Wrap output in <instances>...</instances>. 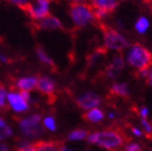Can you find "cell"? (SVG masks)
Masks as SVG:
<instances>
[{
    "label": "cell",
    "mask_w": 152,
    "mask_h": 151,
    "mask_svg": "<svg viewBox=\"0 0 152 151\" xmlns=\"http://www.w3.org/2000/svg\"><path fill=\"white\" fill-rule=\"evenodd\" d=\"M87 139L90 144H95L109 151H118L126 143V137L115 129L92 132L88 134Z\"/></svg>",
    "instance_id": "obj_1"
},
{
    "label": "cell",
    "mask_w": 152,
    "mask_h": 151,
    "mask_svg": "<svg viewBox=\"0 0 152 151\" xmlns=\"http://www.w3.org/2000/svg\"><path fill=\"white\" fill-rule=\"evenodd\" d=\"M127 62L136 70L149 69L152 66V53L140 43H134L127 54Z\"/></svg>",
    "instance_id": "obj_2"
},
{
    "label": "cell",
    "mask_w": 152,
    "mask_h": 151,
    "mask_svg": "<svg viewBox=\"0 0 152 151\" xmlns=\"http://www.w3.org/2000/svg\"><path fill=\"white\" fill-rule=\"evenodd\" d=\"M70 16L76 26H85L94 20V9L86 3H72L70 5Z\"/></svg>",
    "instance_id": "obj_3"
},
{
    "label": "cell",
    "mask_w": 152,
    "mask_h": 151,
    "mask_svg": "<svg viewBox=\"0 0 152 151\" xmlns=\"http://www.w3.org/2000/svg\"><path fill=\"white\" fill-rule=\"evenodd\" d=\"M104 43L106 49L121 52L129 47V41L121 33L109 26H102Z\"/></svg>",
    "instance_id": "obj_4"
},
{
    "label": "cell",
    "mask_w": 152,
    "mask_h": 151,
    "mask_svg": "<svg viewBox=\"0 0 152 151\" xmlns=\"http://www.w3.org/2000/svg\"><path fill=\"white\" fill-rule=\"evenodd\" d=\"M41 116L39 114H33L26 118H21L18 120L22 134L28 137L40 136L45 132V129L40 125Z\"/></svg>",
    "instance_id": "obj_5"
},
{
    "label": "cell",
    "mask_w": 152,
    "mask_h": 151,
    "mask_svg": "<svg viewBox=\"0 0 152 151\" xmlns=\"http://www.w3.org/2000/svg\"><path fill=\"white\" fill-rule=\"evenodd\" d=\"M52 2V0H36L35 3L26 2L24 4L20 5V9L26 12L28 17H31L34 20L42 19L50 15L49 7Z\"/></svg>",
    "instance_id": "obj_6"
},
{
    "label": "cell",
    "mask_w": 152,
    "mask_h": 151,
    "mask_svg": "<svg viewBox=\"0 0 152 151\" xmlns=\"http://www.w3.org/2000/svg\"><path fill=\"white\" fill-rule=\"evenodd\" d=\"M100 104H102L100 96L93 92H87L76 99V105L83 110H90L92 108H96Z\"/></svg>",
    "instance_id": "obj_7"
},
{
    "label": "cell",
    "mask_w": 152,
    "mask_h": 151,
    "mask_svg": "<svg viewBox=\"0 0 152 151\" xmlns=\"http://www.w3.org/2000/svg\"><path fill=\"white\" fill-rule=\"evenodd\" d=\"M36 89H37L41 94L47 95L50 100H52L53 95L55 94L56 85H55V81L52 78L48 77V76H40V77L37 78Z\"/></svg>",
    "instance_id": "obj_8"
},
{
    "label": "cell",
    "mask_w": 152,
    "mask_h": 151,
    "mask_svg": "<svg viewBox=\"0 0 152 151\" xmlns=\"http://www.w3.org/2000/svg\"><path fill=\"white\" fill-rule=\"evenodd\" d=\"M36 30H60L62 29V23L59 19L53 15H48L42 19H38L32 23Z\"/></svg>",
    "instance_id": "obj_9"
},
{
    "label": "cell",
    "mask_w": 152,
    "mask_h": 151,
    "mask_svg": "<svg viewBox=\"0 0 152 151\" xmlns=\"http://www.w3.org/2000/svg\"><path fill=\"white\" fill-rule=\"evenodd\" d=\"M125 66H126V62H125L124 57L121 55H117L113 58L111 64L107 67L104 71V75L109 78H115L117 74L125 69Z\"/></svg>",
    "instance_id": "obj_10"
},
{
    "label": "cell",
    "mask_w": 152,
    "mask_h": 151,
    "mask_svg": "<svg viewBox=\"0 0 152 151\" xmlns=\"http://www.w3.org/2000/svg\"><path fill=\"white\" fill-rule=\"evenodd\" d=\"M119 4V0H91V7L94 10H100L104 12L112 13Z\"/></svg>",
    "instance_id": "obj_11"
},
{
    "label": "cell",
    "mask_w": 152,
    "mask_h": 151,
    "mask_svg": "<svg viewBox=\"0 0 152 151\" xmlns=\"http://www.w3.org/2000/svg\"><path fill=\"white\" fill-rule=\"evenodd\" d=\"M61 145L59 141H37L31 146L34 151H59Z\"/></svg>",
    "instance_id": "obj_12"
},
{
    "label": "cell",
    "mask_w": 152,
    "mask_h": 151,
    "mask_svg": "<svg viewBox=\"0 0 152 151\" xmlns=\"http://www.w3.org/2000/svg\"><path fill=\"white\" fill-rule=\"evenodd\" d=\"M7 98L9 100V104L10 106L12 107L13 110L17 112H20V111H26V109L28 108V103L22 98L21 96L17 93L14 92H11L7 95Z\"/></svg>",
    "instance_id": "obj_13"
},
{
    "label": "cell",
    "mask_w": 152,
    "mask_h": 151,
    "mask_svg": "<svg viewBox=\"0 0 152 151\" xmlns=\"http://www.w3.org/2000/svg\"><path fill=\"white\" fill-rule=\"evenodd\" d=\"M83 117L85 120L89 122V123L92 124H98L100 123L104 117V113L102 112V110H100L98 107L96 108H92L90 110L83 114Z\"/></svg>",
    "instance_id": "obj_14"
},
{
    "label": "cell",
    "mask_w": 152,
    "mask_h": 151,
    "mask_svg": "<svg viewBox=\"0 0 152 151\" xmlns=\"http://www.w3.org/2000/svg\"><path fill=\"white\" fill-rule=\"evenodd\" d=\"M37 78L36 77H22L17 80L16 86L22 91H31L36 88Z\"/></svg>",
    "instance_id": "obj_15"
},
{
    "label": "cell",
    "mask_w": 152,
    "mask_h": 151,
    "mask_svg": "<svg viewBox=\"0 0 152 151\" xmlns=\"http://www.w3.org/2000/svg\"><path fill=\"white\" fill-rule=\"evenodd\" d=\"M112 94L117 95V96L127 98L129 96V88L128 85L125 83H113L110 89Z\"/></svg>",
    "instance_id": "obj_16"
},
{
    "label": "cell",
    "mask_w": 152,
    "mask_h": 151,
    "mask_svg": "<svg viewBox=\"0 0 152 151\" xmlns=\"http://www.w3.org/2000/svg\"><path fill=\"white\" fill-rule=\"evenodd\" d=\"M36 53H37L38 58L40 59L43 64H45L47 66L51 67L52 69H56V66H55L54 62H53L50 57L48 56V54L45 53V51L42 49V48H41V47H37V48H36Z\"/></svg>",
    "instance_id": "obj_17"
},
{
    "label": "cell",
    "mask_w": 152,
    "mask_h": 151,
    "mask_svg": "<svg viewBox=\"0 0 152 151\" xmlns=\"http://www.w3.org/2000/svg\"><path fill=\"white\" fill-rule=\"evenodd\" d=\"M149 20L146 17L142 16L138 18V20L135 22V30L140 34H144L145 32H147V30L149 29Z\"/></svg>",
    "instance_id": "obj_18"
},
{
    "label": "cell",
    "mask_w": 152,
    "mask_h": 151,
    "mask_svg": "<svg viewBox=\"0 0 152 151\" xmlns=\"http://www.w3.org/2000/svg\"><path fill=\"white\" fill-rule=\"evenodd\" d=\"M89 133L86 131V130H83V129H76V130H73L69 135H68V139L70 141H80V139H87Z\"/></svg>",
    "instance_id": "obj_19"
},
{
    "label": "cell",
    "mask_w": 152,
    "mask_h": 151,
    "mask_svg": "<svg viewBox=\"0 0 152 151\" xmlns=\"http://www.w3.org/2000/svg\"><path fill=\"white\" fill-rule=\"evenodd\" d=\"M12 135V129L5 124V122L0 117V141L7 139Z\"/></svg>",
    "instance_id": "obj_20"
},
{
    "label": "cell",
    "mask_w": 152,
    "mask_h": 151,
    "mask_svg": "<svg viewBox=\"0 0 152 151\" xmlns=\"http://www.w3.org/2000/svg\"><path fill=\"white\" fill-rule=\"evenodd\" d=\"M43 125L45 126V128L51 131H55L56 130V123H55L54 117L52 116H47V117L43 119Z\"/></svg>",
    "instance_id": "obj_21"
},
{
    "label": "cell",
    "mask_w": 152,
    "mask_h": 151,
    "mask_svg": "<svg viewBox=\"0 0 152 151\" xmlns=\"http://www.w3.org/2000/svg\"><path fill=\"white\" fill-rule=\"evenodd\" d=\"M7 90L2 84H0V109L5 108V99H7Z\"/></svg>",
    "instance_id": "obj_22"
},
{
    "label": "cell",
    "mask_w": 152,
    "mask_h": 151,
    "mask_svg": "<svg viewBox=\"0 0 152 151\" xmlns=\"http://www.w3.org/2000/svg\"><path fill=\"white\" fill-rule=\"evenodd\" d=\"M124 151H142V150L140 144H137V143H130V144L125 145Z\"/></svg>",
    "instance_id": "obj_23"
},
{
    "label": "cell",
    "mask_w": 152,
    "mask_h": 151,
    "mask_svg": "<svg viewBox=\"0 0 152 151\" xmlns=\"http://www.w3.org/2000/svg\"><path fill=\"white\" fill-rule=\"evenodd\" d=\"M140 123H142V127H144V130L146 131V133L148 134H152V124L148 122L147 118H142L140 119Z\"/></svg>",
    "instance_id": "obj_24"
},
{
    "label": "cell",
    "mask_w": 152,
    "mask_h": 151,
    "mask_svg": "<svg viewBox=\"0 0 152 151\" xmlns=\"http://www.w3.org/2000/svg\"><path fill=\"white\" fill-rule=\"evenodd\" d=\"M148 113H149V110H148L147 107H142L140 110V115L142 118H147L148 117Z\"/></svg>",
    "instance_id": "obj_25"
},
{
    "label": "cell",
    "mask_w": 152,
    "mask_h": 151,
    "mask_svg": "<svg viewBox=\"0 0 152 151\" xmlns=\"http://www.w3.org/2000/svg\"><path fill=\"white\" fill-rule=\"evenodd\" d=\"M131 132L135 135V136H142V130L138 129L137 127H131Z\"/></svg>",
    "instance_id": "obj_26"
},
{
    "label": "cell",
    "mask_w": 152,
    "mask_h": 151,
    "mask_svg": "<svg viewBox=\"0 0 152 151\" xmlns=\"http://www.w3.org/2000/svg\"><path fill=\"white\" fill-rule=\"evenodd\" d=\"M149 71H150L149 69H142V70H138V76H140V77H147Z\"/></svg>",
    "instance_id": "obj_27"
},
{
    "label": "cell",
    "mask_w": 152,
    "mask_h": 151,
    "mask_svg": "<svg viewBox=\"0 0 152 151\" xmlns=\"http://www.w3.org/2000/svg\"><path fill=\"white\" fill-rule=\"evenodd\" d=\"M146 83L152 87V70H150L149 73H148V75H147V77H146Z\"/></svg>",
    "instance_id": "obj_28"
},
{
    "label": "cell",
    "mask_w": 152,
    "mask_h": 151,
    "mask_svg": "<svg viewBox=\"0 0 152 151\" xmlns=\"http://www.w3.org/2000/svg\"><path fill=\"white\" fill-rule=\"evenodd\" d=\"M10 1H12L13 3L17 4L18 7H20V5H22V4H24V3L28 2V0H10Z\"/></svg>",
    "instance_id": "obj_29"
},
{
    "label": "cell",
    "mask_w": 152,
    "mask_h": 151,
    "mask_svg": "<svg viewBox=\"0 0 152 151\" xmlns=\"http://www.w3.org/2000/svg\"><path fill=\"white\" fill-rule=\"evenodd\" d=\"M17 151H34L33 150V148H32V146H31V144L28 145V146H26V147H22V148H18V150Z\"/></svg>",
    "instance_id": "obj_30"
},
{
    "label": "cell",
    "mask_w": 152,
    "mask_h": 151,
    "mask_svg": "<svg viewBox=\"0 0 152 151\" xmlns=\"http://www.w3.org/2000/svg\"><path fill=\"white\" fill-rule=\"evenodd\" d=\"M0 151H10L9 147L3 143H0Z\"/></svg>",
    "instance_id": "obj_31"
},
{
    "label": "cell",
    "mask_w": 152,
    "mask_h": 151,
    "mask_svg": "<svg viewBox=\"0 0 152 151\" xmlns=\"http://www.w3.org/2000/svg\"><path fill=\"white\" fill-rule=\"evenodd\" d=\"M59 151H73V150H71V149H69L68 147H66V146H64V145H61V147H60Z\"/></svg>",
    "instance_id": "obj_32"
},
{
    "label": "cell",
    "mask_w": 152,
    "mask_h": 151,
    "mask_svg": "<svg viewBox=\"0 0 152 151\" xmlns=\"http://www.w3.org/2000/svg\"><path fill=\"white\" fill-rule=\"evenodd\" d=\"M73 3H85L87 0H72Z\"/></svg>",
    "instance_id": "obj_33"
},
{
    "label": "cell",
    "mask_w": 152,
    "mask_h": 151,
    "mask_svg": "<svg viewBox=\"0 0 152 151\" xmlns=\"http://www.w3.org/2000/svg\"><path fill=\"white\" fill-rule=\"evenodd\" d=\"M108 117H109V119H114V117H115V114L112 113V112H110V113L108 114Z\"/></svg>",
    "instance_id": "obj_34"
},
{
    "label": "cell",
    "mask_w": 152,
    "mask_h": 151,
    "mask_svg": "<svg viewBox=\"0 0 152 151\" xmlns=\"http://www.w3.org/2000/svg\"><path fill=\"white\" fill-rule=\"evenodd\" d=\"M149 151H152V149H150V150H149Z\"/></svg>",
    "instance_id": "obj_35"
},
{
    "label": "cell",
    "mask_w": 152,
    "mask_h": 151,
    "mask_svg": "<svg viewBox=\"0 0 152 151\" xmlns=\"http://www.w3.org/2000/svg\"><path fill=\"white\" fill-rule=\"evenodd\" d=\"M83 151H89V150H83Z\"/></svg>",
    "instance_id": "obj_36"
},
{
    "label": "cell",
    "mask_w": 152,
    "mask_h": 151,
    "mask_svg": "<svg viewBox=\"0 0 152 151\" xmlns=\"http://www.w3.org/2000/svg\"><path fill=\"white\" fill-rule=\"evenodd\" d=\"M123 151H124V150H123Z\"/></svg>",
    "instance_id": "obj_37"
}]
</instances>
